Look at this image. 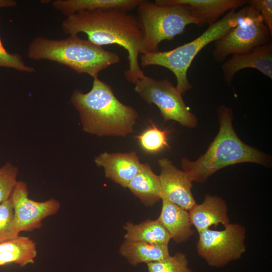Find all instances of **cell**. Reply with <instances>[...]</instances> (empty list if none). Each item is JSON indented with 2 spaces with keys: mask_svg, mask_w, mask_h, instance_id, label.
<instances>
[{
  "mask_svg": "<svg viewBox=\"0 0 272 272\" xmlns=\"http://www.w3.org/2000/svg\"><path fill=\"white\" fill-rule=\"evenodd\" d=\"M61 28L70 35L83 32L89 41L99 46L117 44L122 47L128 54L126 79L134 84L146 77L139 61V54L143 52V37L133 15L116 10L83 11L66 16Z\"/></svg>",
  "mask_w": 272,
  "mask_h": 272,
  "instance_id": "obj_1",
  "label": "cell"
},
{
  "mask_svg": "<svg viewBox=\"0 0 272 272\" xmlns=\"http://www.w3.org/2000/svg\"><path fill=\"white\" fill-rule=\"evenodd\" d=\"M219 132L206 153L196 160L187 158L181 166L192 182L203 183L216 172L228 166L250 162L267 166L270 156L243 143L236 134L232 125L231 109L221 105L217 109Z\"/></svg>",
  "mask_w": 272,
  "mask_h": 272,
  "instance_id": "obj_2",
  "label": "cell"
},
{
  "mask_svg": "<svg viewBox=\"0 0 272 272\" xmlns=\"http://www.w3.org/2000/svg\"><path fill=\"white\" fill-rule=\"evenodd\" d=\"M71 101L85 132L100 137H125L133 132L137 111L120 102L111 87L98 78L94 79L88 93L75 90Z\"/></svg>",
  "mask_w": 272,
  "mask_h": 272,
  "instance_id": "obj_3",
  "label": "cell"
},
{
  "mask_svg": "<svg viewBox=\"0 0 272 272\" xmlns=\"http://www.w3.org/2000/svg\"><path fill=\"white\" fill-rule=\"evenodd\" d=\"M27 55L32 60L57 62L79 74H87L94 79L98 78L101 71L120 61L117 53L77 35L59 40L35 37L29 44Z\"/></svg>",
  "mask_w": 272,
  "mask_h": 272,
  "instance_id": "obj_4",
  "label": "cell"
},
{
  "mask_svg": "<svg viewBox=\"0 0 272 272\" xmlns=\"http://www.w3.org/2000/svg\"><path fill=\"white\" fill-rule=\"evenodd\" d=\"M247 10L246 6L238 12H228L221 19L209 25L198 37L173 49L142 54L141 65H155L168 69L176 77V87L184 94L192 87L187 75L195 57L208 44L220 39L231 29L236 26L245 15Z\"/></svg>",
  "mask_w": 272,
  "mask_h": 272,
  "instance_id": "obj_5",
  "label": "cell"
},
{
  "mask_svg": "<svg viewBox=\"0 0 272 272\" xmlns=\"http://www.w3.org/2000/svg\"><path fill=\"white\" fill-rule=\"evenodd\" d=\"M137 9V18L143 37V54L158 51L161 41L172 40L183 34L187 25L195 24L184 5H159L142 0Z\"/></svg>",
  "mask_w": 272,
  "mask_h": 272,
  "instance_id": "obj_6",
  "label": "cell"
},
{
  "mask_svg": "<svg viewBox=\"0 0 272 272\" xmlns=\"http://www.w3.org/2000/svg\"><path fill=\"white\" fill-rule=\"evenodd\" d=\"M271 38L269 31L259 14L249 5L246 15L239 24L215 41L213 58L218 63L223 62L229 55L248 52L271 42Z\"/></svg>",
  "mask_w": 272,
  "mask_h": 272,
  "instance_id": "obj_7",
  "label": "cell"
},
{
  "mask_svg": "<svg viewBox=\"0 0 272 272\" xmlns=\"http://www.w3.org/2000/svg\"><path fill=\"white\" fill-rule=\"evenodd\" d=\"M198 234L197 254L210 266L223 267L240 258L246 250V229L240 224L230 223L222 230L208 229Z\"/></svg>",
  "mask_w": 272,
  "mask_h": 272,
  "instance_id": "obj_8",
  "label": "cell"
},
{
  "mask_svg": "<svg viewBox=\"0 0 272 272\" xmlns=\"http://www.w3.org/2000/svg\"><path fill=\"white\" fill-rule=\"evenodd\" d=\"M134 84L135 92L147 103L155 104L165 121L174 120L189 128L197 125V119L186 106L182 94L168 79L146 76Z\"/></svg>",
  "mask_w": 272,
  "mask_h": 272,
  "instance_id": "obj_9",
  "label": "cell"
},
{
  "mask_svg": "<svg viewBox=\"0 0 272 272\" xmlns=\"http://www.w3.org/2000/svg\"><path fill=\"white\" fill-rule=\"evenodd\" d=\"M10 198L14 210V225L19 233L41 228L43 220L56 214L60 207L59 201L54 198L44 201L30 199L27 185L22 181H17Z\"/></svg>",
  "mask_w": 272,
  "mask_h": 272,
  "instance_id": "obj_10",
  "label": "cell"
},
{
  "mask_svg": "<svg viewBox=\"0 0 272 272\" xmlns=\"http://www.w3.org/2000/svg\"><path fill=\"white\" fill-rule=\"evenodd\" d=\"M158 164L161 169V199L188 211L196 203L191 192L192 182L184 171L177 169L168 159H160Z\"/></svg>",
  "mask_w": 272,
  "mask_h": 272,
  "instance_id": "obj_11",
  "label": "cell"
},
{
  "mask_svg": "<svg viewBox=\"0 0 272 272\" xmlns=\"http://www.w3.org/2000/svg\"><path fill=\"white\" fill-rule=\"evenodd\" d=\"M252 68L272 79V43L255 48L250 51L232 55L223 63L222 72L225 82L230 85L235 74L241 70Z\"/></svg>",
  "mask_w": 272,
  "mask_h": 272,
  "instance_id": "obj_12",
  "label": "cell"
},
{
  "mask_svg": "<svg viewBox=\"0 0 272 272\" xmlns=\"http://www.w3.org/2000/svg\"><path fill=\"white\" fill-rule=\"evenodd\" d=\"M247 0H156L159 5H184L188 9L195 21L202 27L211 25L226 12L236 10L248 4Z\"/></svg>",
  "mask_w": 272,
  "mask_h": 272,
  "instance_id": "obj_13",
  "label": "cell"
},
{
  "mask_svg": "<svg viewBox=\"0 0 272 272\" xmlns=\"http://www.w3.org/2000/svg\"><path fill=\"white\" fill-rule=\"evenodd\" d=\"M94 161L97 166L104 168L107 178L124 188L138 173L142 164L135 151L104 152L96 157Z\"/></svg>",
  "mask_w": 272,
  "mask_h": 272,
  "instance_id": "obj_14",
  "label": "cell"
},
{
  "mask_svg": "<svg viewBox=\"0 0 272 272\" xmlns=\"http://www.w3.org/2000/svg\"><path fill=\"white\" fill-rule=\"evenodd\" d=\"M192 226L198 233L220 224L224 227L230 223L225 201L217 195L206 194L203 201L196 203L188 211Z\"/></svg>",
  "mask_w": 272,
  "mask_h": 272,
  "instance_id": "obj_15",
  "label": "cell"
},
{
  "mask_svg": "<svg viewBox=\"0 0 272 272\" xmlns=\"http://www.w3.org/2000/svg\"><path fill=\"white\" fill-rule=\"evenodd\" d=\"M162 201L161 211L157 220L176 243L186 242L194 233L188 211L168 200Z\"/></svg>",
  "mask_w": 272,
  "mask_h": 272,
  "instance_id": "obj_16",
  "label": "cell"
},
{
  "mask_svg": "<svg viewBox=\"0 0 272 272\" xmlns=\"http://www.w3.org/2000/svg\"><path fill=\"white\" fill-rule=\"evenodd\" d=\"M142 0H56L52 6L66 16L78 12L116 10L127 12L137 8Z\"/></svg>",
  "mask_w": 272,
  "mask_h": 272,
  "instance_id": "obj_17",
  "label": "cell"
},
{
  "mask_svg": "<svg viewBox=\"0 0 272 272\" xmlns=\"http://www.w3.org/2000/svg\"><path fill=\"white\" fill-rule=\"evenodd\" d=\"M36 255V243L28 237L19 235L0 243V266L13 263L25 266L34 263Z\"/></svg>",
  "mask_w": 272,
  "mask_h": 272,
  "instance_id": "obj_18",
  "label": "cell"
},
{
  "mask_svg": "<svg viewBox=\"0 0 272 272\" xmlns=\"http://www.w3.org/2000/svg\"><path fill=\"white\" fill-rule=\"evenodd\" d=\"M127 188L145 206H152L161 199L159 175L153 171L149 164H142Z\"/></svg>",
  "mask_w": 272,
  "mask_h": 272,
  "instance_id": "obj_19",
  "label": "cell"
},
{
  "mask_svg": "<svg viewBox=\"0 0 272 272\" xmlns=\"http://www.w3.org/2000/svg\"><path fill=\"white\" fill-rule=\"evenodd\" d=\"M119 251L132 266L160 261L170 255L168 245L125 240L120 245Z\"/></svg>",
  "mask_w": 272,
  "mask_h": 272,
  "instance_id": "obj_20",
  "label": "cell"
},
{
  "mask_svg": "<svg viewBox=\"0 0 272 272\" xmlns=\"http://www.w3.org/2000/svg\"><path fill=\"white\" fill-rule=\"evenodd\" d=\"M123 229L126 232L124 236L125 240L168 245L171 239L168 232L157 219H147L137 224L127 222Z\"/></svg>",
  "mask_w": 272,
  "mask_h": 272,
  "instance_id": "obj_21",
  "label": "cell"
},
{
  "mask_svg": "<svg viewBox=\"0 0 272 272\" xmlns=\"http://www.w3.org/2000/svg\"><path fill=\"white\" fill-rule=\"evenodd\" d=\"M151 126L137 137L141 147L145 151L154 153L169 148L167 131L159 129L152 122Z\"/></svg>",
  "mask_w": 272,
  "mask_h": 272,
  "instance_id": "obj_22",
  "label": "cell"
},
{
  "mask_svg": "<svg viewBox=\"0 0 272 272\" xmlns=\"http://www.w3.org/2000/svg\"><path fill=\"white\" fill-rule=\"evenodd\" d=\"M148 272H192L185 254L178 252L163 260L147 264Z\"/></svg>",
  "mask_w": 272,
  "mask_h": 272,
  "instance_id": "obj_23",
  "label": "cell"
},
{
  "mask_svg": "<svg viewBox=\"0 0 272 272\" xmlns=\"http://www.w3.org/2000/svg\"><path fill=\"white\" fill-rule=\"evenodd\" d=\"M19 235L14 222V210L10 198L0 204V243Z\"/></svg>",
  "mask_w": 272,
  "mask_h": 272,
  "instance_id": "obj_24",
  "label": "cell"
},
{
  "mask_svg": "<svg viewBox=\"0 0 272 272\" xmlns=\"http://www.w3.org/2000/svg\"><path fill=\"white\" fill-rule=\"evenodd\" d=\"M18 168L8 163L0 168V204L9 199L15 187Z\"/></svg>",
  "mask_w": 272,
  "mask_h": 272,
  "instance_id": "obj_25",
  "label": "cell"
},
{
  "mask_svg": "<svg viewBox=\"0 0 272 272\" xmlns=\"http://www.w3.org/2000/svg\"><path fill=\"white\" fill-rule=\"evenodd\" d=\"M0 67L12 68L18 71L28 73L35 72L34 67L27 65L25 63L22 56L19 54L9 53L4 47L1 38Z\"/></svg>",
  "mask_w": 272,
  "mask_h": 272,
  "instance_id": "obj_26",
  "label": "cell"
},
{
  "mask_svg": "<svg viewBox=\"0 0 272 272\" xmlns=\"http://www.w3.org/2000/svg\"><path fill=\"white\" fill-rule=\"evenodd\" d=\"M248 4L259 14L272 36V1L251 0L248 1Z\"/></svg>",
  "mask_w": 272,
  "mask_h": 272,
  "instance_id": "obj_27",
  "label": "cell"
},
{
  "mask_svg": "<svg viewBox=\"0 0 272 272\" xmlns=\"http://www.w3.org/2000/svg\"><path fill=\"white\" fill-rule=\"evenodd\" d=\"M17 5L16 1L14 0H0V8L7 7H14Z\"/></svg>",
  "mask_w": 272,
  "mask_h": 272,
  "instance_id": "obj_28",
  "label": "cell"
}]
</instances>
